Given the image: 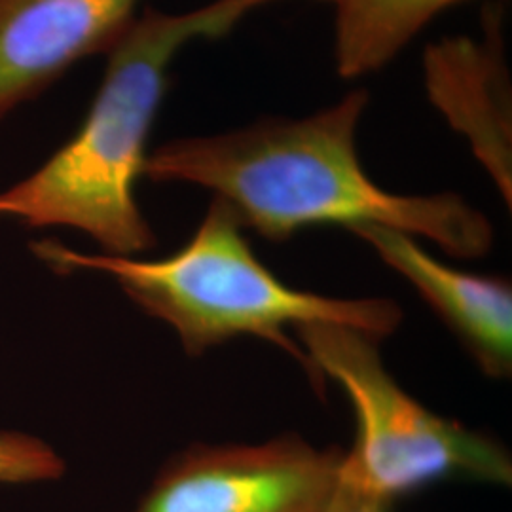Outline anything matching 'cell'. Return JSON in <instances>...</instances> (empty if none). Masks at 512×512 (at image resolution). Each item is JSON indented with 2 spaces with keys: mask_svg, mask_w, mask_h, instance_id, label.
Returning <instances> with one entry per match:
<instances>
[{
  "mask_svg": "<svg viewBox=\"0 0 512 512\" xmlns=\"http://www.w3.org/2000/svg\"><path fill=\"white\" fill-rule=\"evenodd\" d=\"M366 105L368 93L355 90L306 118L177 139L148 154L143 175L215 192L243 228L277 243L317 224L382 226L458 258L486 255L494 228L463 198L391 194L366 175L355 145Z\"/></svg>",
  "mask_w": 512,
  "mask_h": 512,
  "instance_id": "6da1fadb",
  "label": "cell"
},
{
  "mask_svg": "<svg viewBox=\"0 0 512 512\" xmlns=\"http://www.w3.org/2000/svg\"><path fill=\"white\" fill-rule=\"evenodd\" d=\"M274 0H215L186 14L147 10L110 50L90 112L54 156L27 179L0 190V219L80 230L103 255L133 256L156 238L137 200L147 141L173 57L196 38H219Z\"/></svg>",
  "mask_w": 512,
  "mask_h": 512,
  "instance_id": "7a4b0ae2",
  "label": "cell"
},
{
  "mask_svg": "<svg viewBox=\"0 0 512 512\" xmlns=\"http://www.w3.org/2000/svg\"><path fill=\"white\" fill-rule=\"evenodd\" d=\"M243 226L215 198L196 234L160 260L86 255L55 241L35 245L55 270L107 274L148 315L177 332L188 355H202L239 336L268 340L308 366L289 329L310 323L346 325L380 340L399 329L403 311L385 298H332L285 285L256 258Z\"/></svg>",
  "mask_w": 512,
  "mask_h": 512,
  "instance_id": "3957f363",
  "label": "cell"
},
{
  "mask_svg": "<svg viewBox=\"0 0 512 512\" xmlns=\"http://www.w3.org/2000/svg\"><path fill=\"white\" fill-rule=\"evenodd\" d=\"M294 330L311 382H338L355 412L357 431L342 458L340 486L389 505L444 480L511 486L505 446L408 395L384 366L380 338L332 323Z\"/></svg>",
  "mask_w": 512,
  "mask_h": 512,
  "instance_id": "277c9868",
  "label": "cell"
},
{
  "mask_svg": "<svg viewBox=\"0 0 512 512\" xmlns=\"http://www.w3.org/2000/svg\"><path fill=\"white\" fill-rule=\"evenodd\" d=\"M344 450L298 435L194 444L169 459L133 512H329Z\"/></svg>",
  "mask_w": 512,
  "mask_h": 512,
  "instance_id": "5b68a950",
  "label": "cell"
},
{
  "mask_svg": "<svg viewBox=\"0 0 512 512\" xmlns=\"http://www.w3.org/2000/svg\"><path fill=\"white\" fill-rule=\"evenodd\" d=\"M137 0H0V124L74 63L109 54Z\"/></svg>",
  "mask_w": 512,
  "mask_h": 512,
  "instance_id": "8992f818",
  "label": "cell"
},
{
  "mask_svg": "<svg viewBox=\"0 0 512 512\" xmlns=\"http://www.w3.org/2000/svg\"><path fill=\"white\" fill-rule=\"evenodd\" d=\"M484 18L480 40L444 38L425 50V86L433 105L469 141L478 162L511 207V76L501 19L494 10H488Z\"/></svg>",
  "mask_w": 512,
  "mask_h": 512,
  "instance_id": "52a82bcc",
  "label": "cell"
},
{
  "mask_svg": "<svg viewBox=\"0 0 512 512\" xmlns=\"http://www.w3.org/2000/svg\"><path fill=\"white\" fill-rule=\"evenodd\" d=\"M355 234L380 255L387 266L418 289L467 349L478 368L497 380L512 372V287L499 275L456 270L427 255L412 236L366 226Z\"/></svg>",
  "mask_w": 512,
  "mask_h": 512,
  "instance_id": "ba28073f",
  "label": "cell"
},
{
  "mask_svg": "<svg viewBox=\"0 0 512 512\" xmlns=\"http://www.w3.org/2000/svg\"><path fill=\"white\" fill-rule=\"evenodd\" d=\"M336 8L334 55L344 78L385 67L440 10L461 0H329Z\"/></svg>",
  "mask_w": 512,
  "mask_h": 512,
  "instance_id": "9c48e42d",
  "label": "cell"
},
{
  "mask_svg": "<svg viewBox=\"0 0 512 512\" xmlns=\"http://www.w3.org/2000/svg\"><path fill=\"white\" fill-rule=\"evenodd\" d=\"M329 512H393V505L368 495L357 494L340 486L338 482V490L332 499Z\"/></svg>",
  "mask_w": 512,
  "mask_h": 512,
  "instance_id": "30bf717a",
  "label": "cell"
}]
</instances>
